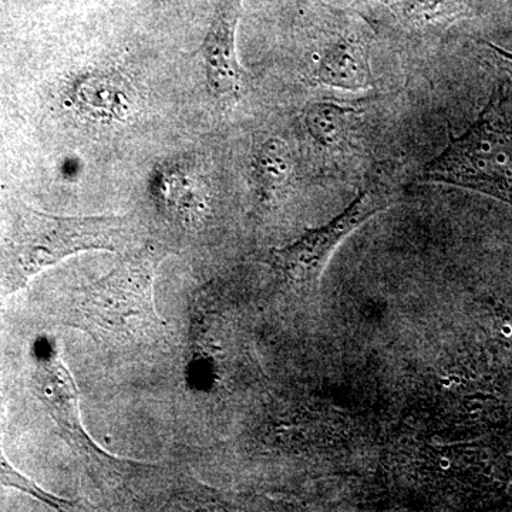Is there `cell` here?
I'll use <instances>...</instances> for the list:
<instances>
[{"label":"cell","instance_id":"6da1fadb","mask_svg":"<svg viewBox=\"0 0 512 512\" xmlns=\"http://www.w3.org/2000/svg\"><path fill=\"white\" fill-rule=\"evenodd\" d=\"M140 238L136 215L62 217L10 198L0 218V292L10 295L67 256L92 249L120 252Z\"/></svg>","mask_w":512,"mask_h":512},{"label":"cell","instance_id":"7a4b0ae2","mask_svg":"<svg viewBox=\"0 0 512 512\" xmlns=\"http://www.w3.org/2000/svg\"><path fill=\"white\" fill-rule=\"evenodd\" d=\"M161 248L134 249L109 274L76 289L67 322L99 345L137 349L158 346L167 323L154 308V279Z\"/></svg>","mask_w":512,"mask_h":512},{"label":"cell","instance_id":"3957f363","mask_svg":"<svg viewBox=\"0 0 512 512\" xmlns=\"http://www.w3.org/2000/svg\"><path fill=\"white\" fill-rule=\"evenodd\" d=\"M417 180L467 188L512 207V90L498 84L478 119L424 165Z\"/></svg>","mask_w":512,"mask_h":512},{"label":"cell","instance_id":"277c9868","mask_svg":"<svg viewBox=\"0 0 512 512\" xmlns=\"http://www.w3.org/2000/svg\"><path fill=\"white\" fill-rule=\"evenodd\" d=\"M394 201L390 185L379 177L367 180L355 200L328 224L306 232L298 241L281 249H272L266 264L302 298H311L319 289L320 278L330 256L357 228L373 215L386 210Z\"/></svg>","mask_w":512,"mask_h":512},{"label":"cell","instance_id":"5b68a950","mask_svg":"<svg viewBox=\"0 0 512 512\" xmlns=\"http://www.w3.org/2000/svg\"><path fill=\"white\" fill-rule=\"evenodd\" d=\"M309 60L312 82L343 92L375 86L370 64V26L357 13L320 6Z\"/></svg>","mask_w":512,"mask_h":512},{"label":"cell","instance_id":"8992f818","mask_svg":"<svg viewBox=\"0 0 512 512\" xmlns=\"http://www.w3.org/2000/svg\"><path fill=\"white\" fill-rule=\"evenodd\" d=\"M241 12L242 0H217L214 18L202 45L208 87L227 110L237 106L244 93V72L235 45Z\"/></svg>","mask_w":512,"mask_h":512},{"label":"cell","instance_id":"52a82bcc","mask_svg":"<svg viewBox=\"0 0 512 512\" xmlns=\"http://www.w3.org/2000/svg\"><path fill=\"white\" fill-rule=\"evenodd\" d=\"M362 121L357 103L322 100L309 104L303 126L313 146L323 153H340L353 144Z\"/></svg>","mask_w":512,"mask_h":512},{"label":"cell","instance_id":"ba28073f","mask_svg":"<svg viewBox=\"0 0 512 512\" xmlns=\"http://www.w3.org/2000/svg\"><path fill=\"white\" fill-rule=\"evenodd\" d=\"M394 25L410 35H439L471 15L468 0H376Z\"/></svg>","mask_w":512,"mask_h":512},{"label":"cell","instance_id":"9c48e42d","mask_svg":"<svg viewBox=\"0 0 512 512\" xmlns=\"http://www.w3.org/2000/svg\"><path fill=\"white\" fill-rule=\"evenodd\" d=\"M293 157L284 140L271 138L256 154V175L265 191H275L291 177Z\"/></svg>","mask_w":512,"mask_h":512},{"label":"cell","instance_id":"30bf717a","mask_svg":"<svg viewBox=\"0 0 512 512\" xmlns=\"http://www.w3.org/2000/svg\"><path fill=\"white\" fill-rule=\"evenodd\" d=\"M0 483L25 491V493L39 498L43 503L49 504L50 507L56 508V510H66V508L70 507L69 501L63 500V498H57L52 494H47L46 491L37 487V485L29 481L28 478L19 474L15 468L10 466L8 460L3 457L2 451H0Z\"/></svg>","mask_w":512,"mask_h":512},{"label":"cell","instance_id":"8fae6325","mask_svg":"<svg viewBox=\"0 0 512 512\" xmlns=\"http://www.w3.org/2000/svg\"><path fill=\"white\" fill-rule=\"evenodd\" d=\"M22 114L16 109L15 104L10 103L5 97H0V164L6 153V146L12 131L23 124Z\"/></svg>","mask_w":512,"mask_h":512},{"label":"cell","instance_id":"7c38bea8","mask_svg":"<svg viewBox=\"0 0 512 512\" xmlns=\"http://www.w3.org/2000/svg\"><path fill=\"white\" fill-rule=\"evenodd\" d=\"M485 45H487L488 49H491V52L494 53L498 67H500V69L505 73V76H507L505 83H507L512 90V53L507 52L503 47L493 45V43H485Z\"/></svg>","mask_w":512,"mask_h":512}]
</instances>
